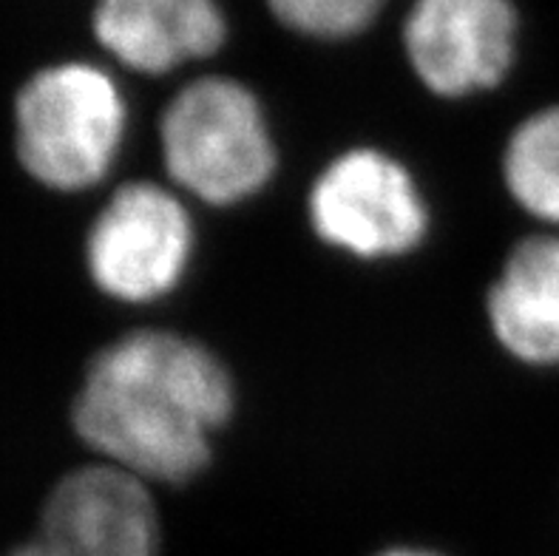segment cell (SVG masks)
I'll return each instance as SVG.
<instances>
[{
	"label": "cell",
	"mask_w": 559,
	"mask_h": 556,
	"mask_svg": "<svg viewBox=\"0 0 559 556\" xmlns=\"http://www.w3.org/2000/svg\"><path fill=\"white\" fill-rule=\"evenodd\" d=\"M234 380L207 346L174 332H134L92 358L71 423L103 463L142 480L185 483L211 460L234 415Z\"/></svg>",
	"instance_id": "cell-1"
},
{
	"label": "cell",
	"mask_w": 559,
	"mask_h": 556,
	"mask_svg": "<svg viewBox=\"0 0 559 556\" xmlns=\"http://www.w3.org/2000/svg\"><path fill=\"white\" fill-rule=\"evenodd\" d=\"M120 85L92 63L35 71L14 97V154L49 190L78 193L106 179L126 140Z\"/></svg>",
	"instance_id": "cell-2"
},
{
	"label": "cell",
	"mask_w": 559,
	"mask_h": 556,
	"mask_svg": "<svg viewBox=\"0 0 559 556\" xmlns=\"http://www.w3.org/2000/svg\"><path fill=\"white\" fill-rule=\"evenodd\" d=\"M159 142L174 182L207 204L245 202L276 174L262 106L230 78L185 85L165 108Z\"/></svg>",
	"instance_id": "cell-3"
},
{
	"label": "cell",
	"mask_w": 559,
	"mask_h": 556,
	"mask_svg": "<svg viewBox=\"0 0 559 556\" xmlns=\"http://www.w3.org/2000/svg\"><path fill=\"white\" fill-rule=\"evenodd\" d=\"M193 256V222L170 190L151 182L120 188L85 236V268L99 293L148 304L182 282Z\"/></svg>",
	"instance_id": "cell-4"
},
{
	"label": "cell",
	"mask_w": 559,
	"mask_h": 556,
	"mask_svg": "<svg viewBox=\"0 0 559 556\" xmlns=\"http://www.w3.org/2000/svg\"><path fill=\"white\" fill-rule=\"evenodd\" d=\"M310 225L324 245L358 259H397L424 241V193L404 165L355 149L321 170L310 190Z\"/></svg>",
	"instance_id": "cell-5"
},
{
	"label": "cell",
	"mask_w": 559,
	"mask_h": 556,
	"mask_svg": "<svg viewBox=\"0 0 559 556\" xmlns=\"http://www.w3.org/2000/svg\"><path fill=\"white\" fill-rule=\"evenodd\" d=\"M514 43L518 12L509 0H415L404 28L412 69L440 97H466L503 83Z\"/></svg>",
	"instance_id": "cell-6"
},
{
	"label": "cell",
	"mask_w": 559,
	"mask_h": 556,
	"mask_svg": "<svg viewBox=\"0 0 559 556\" xmlns=\"http://www.w3.org/2000/svg\"><path fill=\"white\" fill-rule=\"evenodd\" d=\"M35 540L51 556H156L159 517L145 480L94 463L57 480Z\"/></svg>",
	"instance_id": "cell-7"
},
{
	"label": "cell",
	"mask_w": 559,
	"mask_h": 556,
	"mask_svg": "<svg viewBox=\"0 0 559 556\" xmlns=\"http://www.w3.org/2000/svg\"><path fill=\"white\" fill-rule=\"evenodd\" d=\"M216 0H97L94 37L122 66L165 74L207 57L225 43Z\"/></svg>",
	"instance_id": "cell-8"
},
{
	"label": "cell",
	"mask_w": 559,
	"mask_h": 556,
	"mask_svg": "<svg viewBox=\"0 0 559 556\" xmlns=\"http://www.w3.org/2000/svg\"><path fill=\"white\" fill-rule=\"evenodd\" d=\"M497 341L523 364L559 367V239L532 236L509 253L489 289Z\"/></svg>",
	"instance_id": "cell-9"
},
{
	"label": "cell",
	"mask_w": 559,
	"mask_h": 556,
	"mask_svg": "<svg viewBox=\"0 0 559 556\" xmlns=\"http://www.w3.org/2000/svg\"><path fill=\"white\" fill-rule=\"evenodd\" d=\"M503 177L523 211L559 225V106L520 122L506 145Z\"/></svg>",
	"instance_id": "cell-10"
},
{
	"label": "cell",
	"mask_w": 559,
	"mask_h": 556,
	"mask_svg": "<svg viewBox=\"0 0 559 556\" xmlns=\"http://www.w3.org/2000/svg\"><path fill=\"white\" fill-rule=\"evenodd\" d=\"M267 3L284 26L321 40L358 35L376 21L383 7V0H267Z\"/></svg>",
	"instance_id": "cell-11"
},
{
	"label": "cell",
	"mask_w": 559,
	"mask_h": 556,
	"mask_svg": "<svg viewBox=\"0 0 559 556\" xmlns=\"http://www.w3.org/2000/svg\"><path fill=\"white\" fill-rule=\"evenodd\" d=\"M7 556H51V554L46 548H43V545L37 543V540H32V543L17 545V548H14V551H9Z\"/></svg>",
	"instance_id": "cell-12"
},
{
	"label": "cell",
	"mask_w": 559,
	"mask_h": 556,
	"mask_svg": "<svg viewBox=\"0 0 559 556\" xmlns=\"http://www.w3.org/2000/svg\"><path fill=\"white\" fill-rule=\"evenodd\" d=\"M381 556H438L432 551H418V548H392V551H383Z\"/></svg>",
	"instance_id": "cell-13"
}]
</instances>
